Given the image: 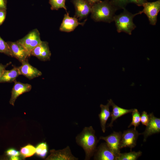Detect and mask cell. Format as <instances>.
Returning a JSON list of instances; mask_svg holds the SVG:
<instances>
[{
  "instance_id": "6da1fadb",
  "label": "cell",
  "mask_w": 160,
  "mask_h": 160,
  "mask_svg": "<svg viewBox=\"0 0 160 160\" xmlns=\"http://www.w3.org/2000/svg\"><path fill=\"white\" fill-rule=\"evenodd\" d=\"M95 133V131L92 126L85 127L76 137V143L84 150L85 160H90L94 155L97 148L99 140Z\"/></svg>"
},
{
  "instance_id": "7a4b0ae2",
  "label": "cell",
  "mask_w": 160,
  "mask_h": 160,
  "mask_svg": "<svg viewBox=\"0 0 160 160\" xmlns=\"http://www.w3.org/2000/svg\"><path fill=\"white\" fill-rule=\"evenodd\" d=\"M117 10L110 1H101L92 6L91 17L96 22L111 23L113 21Z\"/></svg>"
},
{
  "instance_id": "3957f363",
  "label": "cell",
  "mask_w": 160,
  "mask_h": 160,
  "mask_svg": "<svg viewBox=\"0 0 160 160\" xmlns=\"http://www.w3.org/2000/svg\"><path fill=\"white\" fill-rule=\"evenodd\" d=\"M120 14L115 15L113 18L118 33L125 32L131 35L132 32L136 28V26L134 23L133 19L136 15L141 14V11L135 14H133L128 11L125 8Z\"/></svg>"
},
{
  "instance_id": "277c9868",
  "label": "cell",
  "mask_w": 160,
  "mask_h": 160,
  "mask_svg": "<svg viewBox=\"0 0 160 160\" xmlns=\"http://www.w3.org/2000/svg\"><path fill=\"white\" fill-rule=\"evenodd\" d=\"M17 41L31 54L33 49L42 41L41 39L40 33L36 28L31 30L24 37Z\"/></svg>"
},
{
  "instance_id": "5b68a950",
  "label": "cell",
  "mask_w": 160,
  "mask_h": 160,
  "mask_svg": "<svg viewBox=\"0 0 160 160\" xmlns=\"http://www.w3.org/2000/svg\"><path fill=\"white\" fill-rule=\"evenodd\" d=\"M143 6V9L141 11V13L146 15L151 25H156L157 15L160 10V0L153 2H147Z\"/></svg>"
},
{
  "instance_id": "8992f818",
  "label": "cell",
  "mask_w": 160,
  "mask_h": 160,
  "mask_svg": "<svg viewBox=\"0 0 160 160\" xmlns=\"http://www.w3.org/2000/svg\"><path fill=\"white\" fill-rule=\"evenodd\" d=\"M122 134L121 132L114 131L106 137L101 136L99 137V140H103L105 141L110 150L116 157L121 153L120 145Z\"/></svg>"
},
{
  "instance_id": "52a82bcc",
  "label": "cell",
  "mask_w": 160,
  "mask_h": 160,
  "mask_svg": "<svg viewBox=\"0 0 160 160\" xmlns=\"http://www.w3.org/2000/svg\"><path fill=\"white\" fill-rule=\"evenodd\" d=\"M11 54V57L18 60L21 63L28 60L31 55L26 49L17 41L15 42L8 41Z\"/></svg>"
},
{
  "instance_id": "ba28073f",
  "label": "cell",
  "mask_w": 160,
  "mask_h": 160,
  "mask_svg": "<svg viewBox=\"0 0 160 160\" xmlns=\"http://www.w3.org/2000/svg\"><path fill=\"white\" fill-rule=\"evenodd\" d=\"M134 128L127 129L124 131L122 134L120 142V148L129 147L131 151L132 149L136 145L138 136L141 135Z\"/></svg>"
},
{
  "instance_id": "9c48e42d",
  "label": "cell",
  "mask_w": 160,
  "mask_h": 160,
  "mask_svg": "<svg viewBox=\"0 0 160 160\" xmlns=\"http://www.w3.org/2000/svg\"><path fill=\"white\" fill-rule=\"evenodd\" d=\"M75 9L74 17L79 20L87 17L90 13L92 6L86 0H71Z\"/></svg>"
},
{
  "instance_id": "30bf717a",
  "label": "cell",
  "mask_w": 160,
  "mask_h": 160,
  "mask_svg": "<svg viewBox=\"0 0 160 160\" xmlns=\"http://www.w3.org/2000/svg\"><path fill=\"white\" fill-rule=\"evenodd\" d=\"M50 154L46 160H78V158L72 154L69 146L63 149L50 151Z\"/></svg>"
},
{
  "instance_id": "8fae6325",
  "label": "cell",
  "mask_w": 160,
  "mask_h": 160,
  "mask_svg": "<svg viewBox=\"0 0 160 160\" xmlns=\"http://www.w3.org/2000/svg\"><path fill=\"white\" fill-rule=\"evenodd\" d=\"M31 55L42 61L50 60L51 53L48 42L46 41H42L33 49Z\"/></svg>"
},
{
  "instance_id": "7c38bea8",
  "label": "cell",
  "mask_w": 160,
  "mask_h": 160,
  "mask_svg": "<svg viewBox=\"0 0 160 160\" xmlns=\"http://www.w3.org/2000/svg\"><path fill=\"white\" fill-rule=\"evenodd\" d=\"M149 121L144 132L143 141L145 142L148 137L160 132V119L155 117L153 113L149 114Z\"/></svg>"
},
{
  "instance_id": "4fadbf2b",
  "label": "cell",
  "mask_w": 160,
  "mask_h": 160,
  "mask_svg": "<svg viewBox=\"0 0 160 160\" xmlns=\"http://www.w3.org/2000/svg\"><path fill=\"white\" fill-rule=\"evenodd\" d=\"M59 28V30L62 32H70L73 31L79 25H83L87 19L83 22L80 23L76 17H70L69 13L66 12Z\"/></svg>"
},
{
  "instance_id": "5bb4252c",
  "label": "cell",
  "mask_w": 160,
  "mask_h": 160,
  "mask_svg": "<svg viewBox=\"0 0 160 160\" xmlns=\"http://www.w3.org/2000/svg\"><path fill=\"white\" fill-rule=\"evenodd\" d=\"M14 82V85L12 90L9 101V103L13 106L16 100L20 95L23 93L29 92L32 88L31 85L29 84L17 81L16 80Z\"/></svg>"
},
{
  "instance_id": "9a60e30c",
  "label": "cell",
  "mask_w": 160,
  "mask_h": 160,
  "mask_svg": "<svg viewBox=\"0 0 160 160\" xmlns=\"http://www.w3.org/2000/svg\"><path fill=\"white\" fill-rule=\"evenodd\" d=\"M94 156L95 160H116V158L106 142L101 143L97 148Z\"/></svg>"
},
{
  "instance_id": "2e32d148",
  "label": "cell",
  "mask_w": 160,
  "mask_h": 160,
  "mask_svg": "<svg viewBox=\"0 0 160 160\" xmlns=\"http://www.w3.org/2000/svg\"><path fill=\"white\" fill-rule=\"evenodd\" d=\"M18 67L20 75H23L29 80L38 77L42 74L41 71L31 65L28 60L22 63V65Z\"/></svg>"
},
{
  "instance_id": "e0dca14e",
  "label": "cell",
  "mask_w": 160,
  "mask_h": 160,
  "mask_svg": "<svg viewBox=\"0 0 160 160\" xmlns=\"http://www.w3.org/2000/svg\"><path fill=\"white\" fill-rule=\"evenodd\" d=\"M110 100L111 106L112 107V111L111 112V122L108 127H112L113 122L117 119L128 113H132L133 109H128L121 108L116 105L111 99Z\"/></svg>"
},
{
  "instance_id": "ac0fdd59",
  "label": "cell",
  "mask_w": 160,
  "mask_h": 160,
  "mask_svg": "<svg viewBox=\"0 0 160 160\" xmlns=\"http://www.w3.org/2000/svg\"><path fill=\"white\" fill-rule=\"evenodd\" d=\"M111 106L110 100H108V103L105 105L101 104L100 113L98 116L100 122V126L102 132L105 133L106 130V124L109 118L111 116V112L109 107Z\"/></svg>"
},
{
  "instance_id": "d6986e66",
  "label": "cell",
  "mask_w": 160,
  "mask_h": 160,
  "mask_svg": "<svg viewBox=\"0 0 160 160\" xmlns=\"http://www.w3.org/2000/svg\"><path fill=\"white\" fill-rule=\"evenodd\" d=\"M20 75L18 67L14 66L9 70H5L0 78V83L14 82Z\"/></svg>"
},
{
  "instance_id": "ffe728a7",
  "label": "cell",
  "mask_w": 160,
  "mask_h": 160,
  "mask_svg": "<svg viewBox=\"0 0 160 160\" xmlns=\"http://www.w3.org/2000/svg\"><path fill=\"white\" fill-rule=\"evenodd\" d=\"M142 153L140 151L137 152L131 151L128 153H120L116 157V160H136L141 155Z\"/></svg>"
},
{
  "instance_id": "44dd1931",
  "label": "cell",
  "mask_w": 160,
  "mask_h": 160,
  "mask_svg": "<svg viewBox=\"0 0 160 160\" xmlns=\"http://www.w3.org/2000/svg\"><path fill=\"white\" fill-rule=\"evenodd\" d=\"M36 152V148L31 145L28 144L21 148L20 153L23 157L26 158L32 156Z\"/></svg>"
},
{
  "instance_id": "7402d4cb",
  "label": "cell",
  "mask_w": 160,
  "mask_h": 160,
  "mask_svg": "<svg viewBox=\"0 0 160 160\" xmlns=\"http://www.w3.org/2000/svg\"><path fill=\"white\" fill-rule=\"evenodd\" d=\"M36 148V153L38 156L42 158L46 157L48 152V147L46 142L39 143Z\"/></svg>"
},
{
  "instance_id": "603a6c76",
  "label": "cell",
  "mask_w": 160,
  "mask_h": 160,
  "mask_svg": "<svg viewBox=\"0 0 160 160\" xmlns=\"http://www.w3.org/2000/svg\"><path fill=\"white\" fill-rule=\"evenodd\" d=\"M65 0H49V3L52 10H58L64 9L67 12V9L65 5Z\"/></svg>"
},
{
  "instance_id": "cb8c5ba5",
  "label": "cell",
  "mask_w": 160,
  "mask_h": 160,
  "mask_svg": "<svg viewBox=\"0 0 160 160\" xmlns=\"http://www.w3.org/2000/svg\"><path fill=\"white\" fill-rule=\"evenodd\" d=\"M132 121L128 127H130L132 126H133L134 129H136V127L140 124V116L139 112L137 109H133L132 112Z\"/></svg>"
},
{
  "instance_id": "d4e9b609",
  "label": "cell",
  "mask_w": 160,
  "mask_h": 160,
  "mask_svg": "<svg viewBox=\"0 0 160 160\" xmlns=\"http://www.w3.org/2000/svg\"><path fill=\"white\" fill-rule=\"evenodd\" d=\"M0 53H4L8 56L11 57V54L9 46L0 36Z\"/></svg>"
},
{
  "instance_id": "484cf974",
  "label": "cell",
  "mask_w": 160,
  "mask_h": 160,
  "mask_svg": "<svg viewBox=\"0 0 160 160\" xmlns=\"http://www.w3.org/2000/svg\"><path fill=\"white\" fill-rule=\"evenodd\" d=\"M129 0H110L111 4L118 10L124 9L127 4L129 3Z\"/></svg>"
},
{
  "instance_id": "4316f807",
  "label": "cell",
  "mask_w": 160,
  "mask_h": 160,
  "mask_svg": "<svg viewBox=\"0 0 160 160\" xmlns=\"http://www.w3.org/2000/svg\"><path fill=\"white\" fill-rule=\"evenodd\" d=\"M149 121V116L147 113L145 111L142 112L140 116V121L144 125L147 126Z\"/></svg>"
},
{
  "instance_id": "83f0119b",
  "label": "cell",
  "mask_w": 160,
  "mask_h": 160,
  "mask_svg": "<svg viewBox=\"0 0 160 160\" xmlns=\"http://www.w3.org/2000/svg\"><path fill=\"white\" fill-rule=\"evenodd\" d=\"M5 154L7 156L10 157L15 156H19L20 155V153L16 150L13 148H10L6 151Z\"/></svg>"
},
{
  "instance_id": "f1b7e54d",
  "label": "cell",
  "mask_w": 160,
  "mask_h": 160,
  "mask_svg": "<svg viewBox=\"0 0 160 160\" xmlns=\"http://www.w3.org/2000/svg\"><path fill=\"white\" fill-rule=\"evenodd\" d=\"M147 2V0H129V3H134L139 6H143V4Z\"/></svg>"
},
{
  "instance_id": "f546056e",
  "label": "cell",
  "mask_w": 160,
  "mask_h": 160,
  "mask_svg": "<svg viewBox=\"0 0 160 160\" xmlns=\"http://www.w3.org/2000/svg\"><path fill=\"white\" fill-rule=\"evenodd\" d=\"M6 10H0V25H1L6 18Z\"/></svg>"
},
{
  "instance_id": "4dcf8cb0",
  "label": "cell",
  "mask_w": 160,
  "mask_h": 160,
  "mask_svg": "<svg viewBox=\"0 0 160 160\" xmlns=\"http://www.w3.org/2000/svg\"><path fill=\"white\" fill-rule=\"evenodd\" d=\"M11 62L7 63L6 65H4L0 63V78L2 76L4 71L6 70V68L11 64Z\"/></svg>"
},
{
  "instance_id": "1f68e13d",
  "label": "cell",
  "mask_w": 160,
  "mask_h": 160,
  "mask_svg": "<svg viewBox=\"0 0 160 160\" xmlns=\"http://www.w3.org/2000/svg\"><path fill=\"white\" fill-rule=\"evenodd\" d=\"M7 3V0H0V10H6Z\"/></svg>"
},
{
  "instance_id": "d6a6232c",
  "label": "cell",
  "mask_w": 160,
  "mask_h": 160,
  "mask_svg": "<svg viewBox=\"0 0 160 160\" xmlns=\"http://www.w3.org/2000/svg\"><path fill=\"white\" fill-rule=\"evenodd\" d=\"M92 6L93 4L98 3L101 0H86Z\"/></svg>"
},
{
  "instance_id": "836d02e7",
  "label": "cell",
  "mask_w": 160,
  "mask_h": 160,
  "mask_svg": "<svg viewBox=\"0 0 160 160\" xmlns=\"http://www.w3.org/2000/svg\"><path fill=\"white\" fill-rule=\"evenodd\" d=\"M10 159L11 160H17L20 159L19 156H15L9 157Z\"/></svg>"
}]
</instances>
